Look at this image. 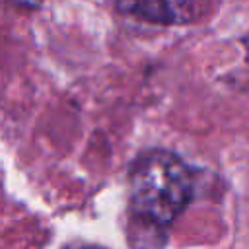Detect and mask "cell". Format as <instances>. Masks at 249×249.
<instances>
[{
	"label": "cell",
	"mask_w": 249,
	"mask_h": 249,
	"mask_svg": "<svg viewBox=\"0 0 249 249\" xmlns=\"http://www.w3.org/2000/svg\"><path fill=\"white\" fill-rule=\"evenodd\" d=\"M193 189V171L177 154L140 152L128 169V218L165 231L187 208Z\"/></svg>",
	"instance_id": "obj_1"
},
{
	"label": "cell",
	"mask_w": 249,
	"mask_h": 249,
	"mask_svg": "<svg viewBox=\"0 0 249 249\" xmlns=\"http://www.w3.org/2000/svg\"><path fill=\"white\" fill-rule=\"evenodd\" d=\"M123 14L136 16L150 23L160 25H179L195 21L202 6L200 4H187V2H132V4H117Z\"/></svg>",
	"instance_id": "obj_2"
},
{
	"label": "cell",
	"mask_w": 249,
	"mask_h": 249,
	"mask_svg": "<svg viewBox=\"0 0 249 249\" xmlns=\"http://www.w3.org/2000/svg\"><path fill=\"white\" fill-rule=\"evenodd\" d=\"M126 233H128V241L132 249H163V243H165L163 230H158L154 226L128 218Z\"/></svg>",
	"instance_id": "obj_3"
},
{
	"label": "cell",
	"mask_w": 249,
	"mask_h": 249,
	"mask_svg": "<svg viewBox=\"0 0 249 249\" xmlns=\"http://www.w3.org/2000/svg\"><path fill=\"white\" fill-rule=\"evenodd\" d=\"M64 249H99V247H93V245H68Z\"/></svg>",
	"instance_id": "obj_4"
}]
</instances>
